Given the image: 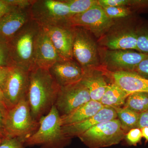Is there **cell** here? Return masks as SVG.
Segmentation results:
<instances>
[{
    "label": "cell",
    "mask_w": 148,
    "mask_h": 148,
    "mask_svg": "<svg viewBox=\"0 0 148 148\" xmlns=\"http://www.w3.org/2000/svg\"><path fill=\"white\" fill-rule=\"evenodd\" d=\"M29 72L14 66L10 67L4 88V95L9 108L26 98L29 84Z\"/></svg>",
    "instance_id": "obj_10"
},
{
    "label": "cell",
    "mask_w": 148,
    "mask_h": 148,
    "mask_svg": "<svg viewBox=\"0 0 148 148\" xmlns=\"http://www.w3.org/2000/svg\"><path fill=\"white\" fill-rule=\"evenodd\" d=\"M36 131L24 141L25 146H40L41 148H65L71 138L62 130L61 116L53 106L49 112L42 117Z\"/></svg>",
    "instance_id": "obj_3"
},
{
    "label": "cell",
    "mask_w": 148,
    "mask_h": 148,
    "mask_svg": "<svg viewBox=\"0 0 148 148\" xmlns=\"http://www.w3.org/2000/svg\"><path fill=\"white\" fill-rule=\"evenodd\" d=\"M10 67L0 66V88L3 90L9 72Z\"/></svg>",
    "instance_id": "obj_34"
},
{
    "label": "cell",
    "mask_w": 148,
    "mask_h": 148,
    "mask_svg": "<svg viewBox=\"0 0 148 148\" xmlns=\"http://www.w3.org/2000/svg\"><path fill=\"white\" fill-rule=\"evenodd\" d=\"M145 127H148V111L140 114L136 128L141 129Z\"/></svg>",
    "instance_id": "obj_35"
},
{
    "label": "cell",
    "mask_w": 148,
    "mask_h": 148,
    "mask_svg": "<svg viewBox=\"0 0 148 148\" xmlns=\"http://www.w3.org/2000/svg\"><path fill=\"white\" fill-rule=\"evenodd\" d=\"M48 71L60 87L79 82L85 73L81 66L73 59H63L57 61Z\"/></svg>",
    "instance_id": "obj_11"
},
{
    "label": "cell",
    "mask_w": 148,
    "mask_h": 148,
    "mask_svg": "<svg viewBox=\"0 0 148 148\" xmlns=\"http://www.w3.org/2000/svg\"><path fill=\"white\" fill-rule=\"evenodd\" d=\"M137 50L148 54V32L138 34Z\"/></svg>",
    "instance_id": "obj_29"
},
{
    "label": "cell",
    "mask_w": 148,
    "mask_h": 148,
    "mask_svg": "<svg viewBox=\"0 0 148 148\" xmlns=\"http://www.w3.org/2000/svg\"><path fill=\"white\" fill-rule=\"evenodd\" d=\"M63 59L61 58L51 40L47 30L42 28L40 31L35 51V68L48 70L57 61Z\"/></svg>",
    "instance_id": "obj_12"
},
{
    "label": "cell",
    "mask_w": 148,
    "mask_h": 148,
    "mask_svg": "<svg viewBox=\"0 0 148 148\" xmlns=\"http://www.w3.org/2000/svg\"><path fill=\"white\" fill-rule=\"evenodd\" d=\"M42 27L31 19L7 44L14 66L30 71L35 68V51Z\"/></svg>",
    "instance_id": "obj_2"
},
{
    "label": "cell",
    "mask_w": 148,
    "mask_h": 148,
    "mask_svg": "<svg viewBox=\"0 0 148 148\" xmlns=\"http://www.w3.org/2000/svg\"></svg>",
    "instance_id": "obj_41"
},
{
    "label": "cell",
    "mask_w": 148,
    "mask_h": 148,
    "mask_svg": "<svg viewBox=\"0 0 148 148\" xmlns=\"http://www.w3.org/2000/svg\"><path fill=\"white\" fill-rule=\"evenodd\" d=\"M0 108L2 111L4 117V116L8 110L9 108L6 101L3 92L1 88H0Z\"/></svg>",
    "instance_id": "obj_36"
},
{
    "label": "cell",
    "mask_w": 148,
    "mask_h": 148,
    "mask_svg": "<svg viewBox=\"0 0 148 148\" xmlns=\"http://www.w3.org/2000/svg\"><path fill=\"white\" fill-rule=\"evenodd\" d=\"M141 130L142 132L143 138H145L146 141H148V127H145L141 128Z\"/></svg>",
    "instance_id": "obj_37"
},
{
    "label": "cell",
    "mask_w": 148,
    "mask_h": 148,
    "mask_svg": "<svg viewBox=\"0 0 148 148\" xmlns=\"http://www.w3.org/2000/svg\"><path fill=\"white\" fill-rule=\"evenodd\" d=\"M5 1L10 5L18 8H27L30 7L34 0H4Z\"/></svg>",
    "instance_id": "obj_32"
},
{
    "label": "cell",
    "mask_w": 148,
    "mask_h": 148,
    "mask_svg": "<svg viewBox=\"0 0 148 148\" xmlns=\"http://www.w3.org/2000/svg\"><path fill=\"white\" fill-rule=\"evenodd\" d=\"M112 76L114 83L130 95L137 92L148 93V79L135 72L118 71Z\"/></svg>",
    "instance_id": "obj_17"
},
{
    "label": "cell",
    "mask_w": 148,
    "mask_h": 148,
    "mask_svg": "<svg viewBox=\"0 0 148 148\" xmlns=\"http://www.w3.org/2000/svg\"><path fill=\"white\" fill-rule=\"evenodd\" d=\"M124 107L138 114L148 110V93L137 92L131 93L127 97Z\"/></svg>",
    "instance_id": "obj_22"
},
{
    "label": "cell",
    "mask_w": 148,
    "mask_h": 148,
    "mask_svg": "<svg viewBox=\"0 0 148 148\" xmlns=\"http://www.w3.org/2000/svg\"><path fill=\"white\" fill-rule=\"evenodd\" d=\"M130 95L115 84L109 85L99 102L105 107L120 108Z\"/></svg>",
    "instance_id": "obj_21"
},
{
    "label": "cell",
    "mask_w": 148,
    "mask_h": 148,
    "mask_svg": "<svg viewBox=\"0 0 148 148\" xmlns=\"http://www.w3.org/2000/svg\"><path fill=\"white\" fill-rule=\"evenodd\" d=\"M65 1L69 6L71 17L83 13L93 6L98 4V1L95 0H69Z\"/></svg>",
    "instance_id": "obj_24"
},
{
    "label": "cell",
    "mask_w": 148,
    "mask_h": 148,
    "mask_svg": "<svg viewBox=\"0 0 148 148\" xmlns=\"http://www.w3.org/2000/svg\"><path fill=\"white\" fill-rule=\"evenodd\" d=\"M60 86L48 70L34 68L29 71L27 98L34 119L39 121L54 105Z\"/></svg>",
    "instance_id": "obj_1"
},
{
    "label": "cell",
    "mask_w": 148,
    "mask_h": 148,
    "mask_svg": "<svg viewBox=\"0 0 148 148\" xmlns=\"http://www.w3.org/2000/svg\"><path fill=\"white\" fill-rule=\"evenodd\" d=\"M138 37L135 31L127 30L110 37L105 45L112 50H137Z\"/></svg>",
    "instance_id": "obj_20"
},
{
    "label": "cell",
    "mask_w": 148,
    "mask_h": 148,
    "mask_svg": "<svg viewBox=\"0 0 148 148\" xmlns=\"http://www.w3.org/2000/svg\"><path fill=\"white\" fill-rule=\"evenodd\" d=\"M14 66L7 44L0 41V66L11 67Z\"/></svg>",
    "instance_id": "obj_26"
},
{
    "label": "cell",
    "mask_w": 148,
    "mask_h": 148,
    "mask_svg": "<svg viewBox=\"0 0 148 148\" xmlns=\"http://www.w3.org/2000/svg\"><path fill=\"white\" fill-rule=\"evenodd\" d=\"M125 135L120 122L116 118L101 123L77 137L88 147L101 148L119 144Z\"/></svg>",
    "instance_id": "obj_6"
},
{
    "label": "cell",
    "mask_w": 148,
    "mask_h": 148,
    "mask_svg": "<svg viewBox=\"0 0 148 148\" xmlns=\"http://www.w3.org/2000/svg\"><path fill=\"white\" fill-rule=\"evenodd\" d=\"M148 54L128 50L108 51L105 54V62L108 66L119 71H132Z\"/></svg>",
    "instance_id": "obj_15"
},
{
    "label": "cell",
    "mask_w": 148,
    "mask_h": 148,
    "mask_svg": "<svg viewBox=\"0 0 148 148\" xmlns=\"http://www.w3.org/2000/svg\"><path fill=\"white\" fill-rule=\"evenodd\" d=\"M132 72L148 79V57L141 61Z\"/></svg>",
    "instance_id": "obj_31"
},
{
    "label": "cell",
    "mask_w": 148,
    "mask_h": 148,
    "mask_svg": "<svg viewBox=\"0 0 148 148\" xmlns=\"http://www.w3.org/2000/svg\"><path fill=\"white\" fill-rule=\"evenodd\" d=\"M24 141L15 137H5L0 145V148H25Z\"/></svg>",
    "instance_id": "obj_27"
},
{
    "label": "cell",
    "mask_w": 148,
    "mask_h": 148,
    "mask_svg": "<svg viewBox=\"0 0 148 148\" xmlns=\"http://www.w3.org/2000/svg\"><path fill=\"white\" fill-rule=\"evenodd\" d=\"M5 136H3V135H0V145H1V143L2 142L3 139Z\"/></svg>",
    "instance_id": "obj_40"
},
{
    "label": "cell",
    "mask_w": 148,
    "mask_h": 148,
    "mask_svg": "<svg viewBox=\"0 0 148 148\" xmlns=\"http://www.w3.org/2000/svg\"><path fill=\"white\" fill-rule=\"evenodd\" d=\"M39 126V122L32 116L26 98L9 109L4 116L3 127L5 137L19 138L25 141L36 131Z\"/></svg>",
    "instance_id": "obj_4"
},
{
    "label": "cell",
    "mask_w": 148,
    "mask_h": 148,
    "mask_svg": "<svg viewBox=\"0 0 148 148\" xmlns=\"http://www.w3.org/2000/svg\"><path fill=\"white\" fill-rule=\"evenodd\" d=\"M98 1L101 7L124 6L132 2L128 0H100Z\"/></svg>",
    "instance_id": "obj_30"
},
{
    "label": "cell",
    "mask_w": 148,
    "mask_h": 148,
    "mask_svg": "<svg viewBox=\"0 0 148 148\" xmlns=\"http://www.w3.org/2000/svg\"><path fill=\"white\" fill-rule=\"evenodd\" d=\"M117 118L116 112L114 108L105 107L88 119L75 124L62 126V130L64 134L69 138L77 137L101 123Z\"/></svg>",
    "instance_id": "obj_16"
},
{
    "label": "cell",
    "mask_w": 148,
    "mask_h": 148,
    "mask_svg": "<svg viewBox=\"0 0 148 148\" xmlns=\"http://www.w3.org/2000/svg\"><path fill=\"white\" fill-rule=\"evenodd\" d=\"M73 55L84 71L91 70L98 64L97 46L82 27H73Z\"/></svg>",
    "instance_id": "obj_7"
},
{
    "label": "cell",
    "mask_w": 148,
    "mask_h": 148,
    "mask_svg": "<svg viewBox=\"0 0 148 148\" xmlns=\"http://www.w3.org/2000/svg\"><path fill=\"white\" fill-rule=\"evenodd\" d=\"M143 138L141 129L138 128H132L125 135L126 143L129 145L136 146L138 144Z\"/></svg>",
    "instance_id": "obj_28"
},
{
    "label": "cell",
    "mask_w": 148,
    "mask_h": 148,
    "mask_svg": "<svg viewBox=\"0 0 148 148\" xmlns=\"http://www.w3.org/2000/svg\"><path fill=\"white\" fill-rule=\"evenodd\" d=\"M3 114L1 109L0 108V125L3 127Z\"/></svg>",
    "instance_id": "obj_38"
},
{
    "label": "cell",
    "mask_w": 148,
    "mask_h": 148,
    "mask_svg": "<svg viewBox=\"0 0 148 148\" xmlns=\"http://www.w3.org/2000/svg\"><path fill=\"white\" fill-rule=\"evenodd\" d=\"M0 135L5 136L4 133L3 129V127L1 125H0Z\"/></svg>",
    "instance_id": "obj_39"
},
{
    "label": "cell",
    "mask_w": 148,
    "mask_h": 148,
    "mask_svg": "<svg viewBox=\"0 0 148 148\" xmlns=\"http://www.w3.org/2000/svg\"><path fill=\"white\" fill-rule=\"evenodd\" d=\"M107 16L111 18L125 17L129 15L130 11L124 6L102 7Z\"/></svg>",
    "instance_id": "obj_25"
},
{
    "label": "cell",
    "mask_w": 148,
    "mask_h": 148,
    "mask_svg": "<svg viewBox=\"0 0 148 148\" xmlns=\"http://www.w3.org/2000/svg\"><path fill=\"white\" fill-rule=\"evenodd\" d=\"M125 132L136 128L140 114L125 108H114Z\"/></svg>",
    "instance_id": "obj_23"
},
{
    "label": "cell",
    "mask_w": 148,
    "mask_h": 148,
    "mask_svg": "<svg viewBox=\"0 0 148 148\" xmlns=\"http://www.w3.org/2000/svg\"><path fill=\"white\" fill-rule=\"evenodd\" d=\"M17 8L6 3L4 0H0V19Z\"/></svg>",
    "instance_id": "obj_33"
},
{
    "label": "cell",
    "mask_w": 148,
    "mask_h": 148,
    "mask_svg": "<svg viewBox=\"0 0 148 148\" xmlns=\"http://www.w3.org/2000/svg\"><path fill=\"white\" fill-rule=\"evenodd\" d=\"M60 57L73 59L74 35L72 26H58L45 28Z\"/></svg>",
    "instance_id": "obj_14"
},
{
    "label": "cell",
    "mask_w": 148,
    "mask_h": 148,
    "mask_svg": "<svg viewBox=\"0 0 148 148\" xmlns=\"http://www.w3.org/2000/svg\"><path fill=\"white\" fill-rule=\"evenodd\" d=\"M104 107L100 102L91 100L69 114L61 116L62 126L75 124L88 119Z\"/></svg>",
    "instance_id": "obj_19"
},
{
    "label": "cell",
    "mask_w": 148,
    "mask_h": 148,
    "mask_svg": "<svg viewBox=\"0 0 148 148\" xmlns=\"http://www.w3.org/2000/svg\"><path fill=\"white\" fill-rule=\"evenodd\" d=\"M84 71V76L81 82L87 88L91 100L99 102L109 85L103 74L98 71L91 69Z\"/></svg>",
    "instance_id": "obj_18"
},
{
    "label": "cell",
    "mask_w": 148,
    "mask_h": 148,
    "mask_svg": "<svg viewBox=\"0 0 148 148\" xmlns=\"http://www.w3.org/2000/svg\"><path fill=\"white\" fill-rule=\"evenodd\" d=\"M69 21L72 27H82L98 37L103 34L113 24V20L107 16L99 4L83 13L72 16Z\"/></svg>",
    "instance_id": "obj_9"
},
{
    "label": "cell",
    "mask_w": 148,
    "mask_h": 148,
    "mask_svg": "<svg viewBox=\"0 0 148 148\" xmlns=\"http://www.w3.org/2000/svg\"><path fill=\"white\" fill-rule=\"evenodd\" d=\"M30 13L31 19L42 28L71 26L70 10L65 1L34 0Z\"/></svg>",
    "instance_id": "obj_5"
},
{
    "label": "cell",
    "mask_w": 148,
    "mask_h": 148,
    "mask_svg": "<svg viewBox=\"0 0 148 148\" xmlns=\"http://www.w3.org/2000/svg\"><path fill=\"white\" fill-rule=\"evenodd\" d=\"M91 100L87 88L80 81L60 87L54 106L63 116Z\"/></svg>",
    "instance_id": "obj_8"
},
{
    "label": "cell",
    "mask_w": 148,
    "mask_h": 148,
    "mask_svg": "<svg viewBox=\"0 0 148 148\" xmlns=\"http://www.w3.org/2000/svg\"><path fill=\"white\" fill-rule=\"evenodd\" d=\"M30 7L16 8L0 19V41L7 44L31 20Z\"/></svg>",
    "instance_id": "obj_13"
}]
</instances>
